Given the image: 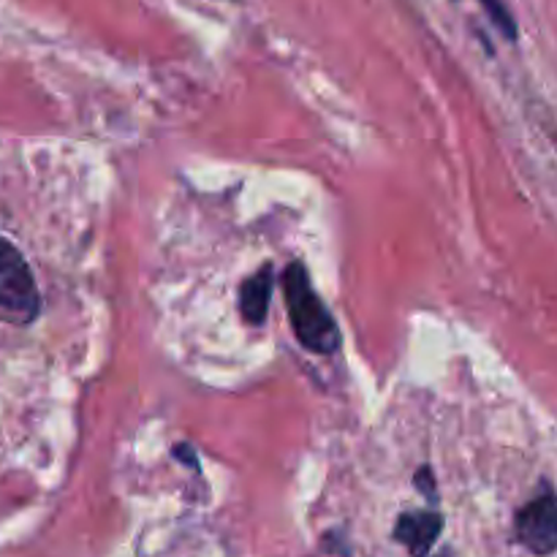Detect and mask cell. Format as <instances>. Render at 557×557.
Instances as JSON below:
<instances>
[{"instance_id":"obj_1","label":"cell","mask_w":557,"mask_h":557,"mask_svg":"<svg viewBox=\"0 0 557 557\" xmlns=\"http://www.w3.org/2000/svg\"><path fill=\"white\" fill-rule=\"evenodd\" d=\"M286 313L294 337L313 354H335L341 348V326L313 288L302 261H292L281 275Z\"/></svg>"},{"instance_id":"obj_2","label":"cell","mask_w":557,"mask_h":557,"mask_svg":"<svg viewBox=\"0 0 557 557\" xmlns=\"http://www.w3.org/2000/svg\"><path fill=\"white\" fill-rule=\"evenodd\" d=\"M41 313V294L25 256L14 243L0 237V319L27 326Z\"/></svg>"},{"instance_id":"obj_3","label":"cell","mask_w":557,"mask_h":557,"mask_svg":"<svg viewBox=\"0 0 557 557\" xmlns=\"http://www.w3.org/2000/svg\"><path fill=\"white\" fill-rule=\"evenodd\" d=\"M515 536L528 553L547 557L557 553V493L553 484H539L536 495L515 515Z\"/></svg>"},{"instance_id":"obj_4","label":"cell","mask_w":557,"mask_h":557,"mask_svg":"<svg viewBox=\"0 0 557 557\" xmlns=\"http://www.w3.org/2000/svg\"><path fill=\"white\" fill-rule=\"evenodd\" d=\"M444 533V517L441 511L422 509V511H406L400 515L395 525V542L411 553V557H430L433 544Z\"/></svg>"},{"instance_id":"obj_5","label":"cell","mask_w":557,"mask_h":557,"mask_svg":"<svg viewBox=\"0 0 557 557\" xmlns=\"http://www.w3.org/2000/svg\"><path fill=\"white\" fill-rule=\"evenodd\" d=\"M272 292H275V267L261 264L253 275H248L239 286V315L245 324L261 326L270 313Z\"/></svg>"},{"instance_id":"obj_6","label":"cell","mask_w":557,"mask_h":557,"mask_svg":"<svg viewBox=\"0 0 557 557\" xmlns=\"http://www.w3.org/2000/svg\"><path fill=\"white\" fill-rule=\"evenodd\" d=\"M482 5H484V11L490 14V20H493V25L498 27V30L504 33L509 41H515V38H517V22H515V16H511L509 3H506V0H482Z\"/></svg>"},{"instance_id":"obj_7","label":"cell","mask_w":557,"mask_h":557,"mask_svg":"<svg viewBox=\"0 0 557 557\" xmlns=\"http://www.w3.org/2000/svg\"><path fill=\"white\" fill-rule=\"evenodd\" d=\"M413 487L419 490V493H424L428 495L430 500H435V493H438V484H435V473H433V468L430 466H422L417 471V476H413Z\"/></svg>"},{"instance_id":"obj_8","label":"cell","mask_w":557,"mask_h":557,"mask_svg":"<svg viewBox=\"0 0 557 557\" xmlns=\"http://www.w3.org/2000/svg\"><path fill=\"white\" fill-rule=\"evenodd\" d=\"M172 457H174V460L185 462V466H188V468H196V471H199V457H196V449L190 444L174 446Z\"/></svg>"},{"instance_id":"obj_9","label":"cell","mask_w":557,"mask_h":557,"mask_svg":"<svg viewBox=\"0 0 557 557\" xmlns=\"http://www.w3.org/2000/svg\"><path fill=\"white\" fill-rule=\"evenodd\" d=\"M433 557H451L449 553H441V555H433Z\"/></svg>"}]
</instances>
